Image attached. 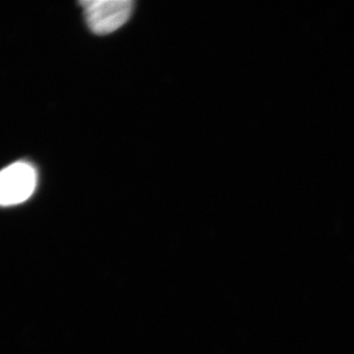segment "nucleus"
Wrapping results in <instances>:
<instances>
[{"label": "nucleus", "mask_w": 354, "mask_h": 354, "mask_svg": "<svg viewBox=\"0 0 354 354\" xmlns=\"http://www.w3.org/2000/svg\"><path fill=\"white\" fill-rule=\"evenodd\" d=\"M80 6L91 31L106 35L127 22L134 4L130 0H85L80 2Z\"/></svg>", "instance_id": "obj_1"}, {"label": "nucleus", "mask_w": 354, "mask_h": 354, "mask_svg": "<svg viewBox=\"0 0 354 354\" xmlns=\"http://www.w3.org/2000/svg\"><path fill=\"white\" fill-rule=\"evenodd\" d=\"M37 171L31 164L17 162L0 171V205L12 206L31 197L36 189Z\"/></svg>", "instance_id": "obj_2"}]
</instances>
